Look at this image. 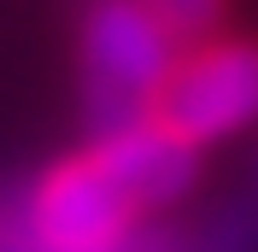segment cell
Returning <instances> with one entry per match:
<instances>
[{"instance_id":"ba28073f","label":"cell","mask_w":258,"mask_h":252,"mask_svg":"<svg viewBox=\"0 0 258 252\" xmlns=\"http://www.w3.org/2000/svg\"><path fill=\"white\" fill-rule=\"evenodd\" d=\"M252 194H258V164H252Z\"/></svg>"},{"instance_id":"7a4b0ae2","label":"cell","mask_w":258,"mask_h":252,"mask_svg":"<svg viewBox=\"0 0 258 252\" xmlns=\"http://www.w3.org/2000/svg\"><path fill=\"white\" fill-rule=\"evenodd\" d=\"M135 217L141 211L129 205V194L106 176L94 153L59 158L24 200V223L53 252H117L141 235Z\"/></svg>"},{"instance_id":"3957f363","label":"cell","mask_w":258,"mask_h":252,"mask_svg":"<svg viewBox=\"0 0 258 252\" xmlns=\"http://www.w3.org/2000/svg\"><path fill=\"white\" fill-rule=\"evenodd\" d=\"M164 129H176L188 147L229 141L258 123V41H217L188 59H176L159 106Z\"/></svg>"},{"instance_id":"5b68a950","label":"cell","mask_w":258,"mask_h":252,"mask_svg":"<svg viewBox=\"0 0 258 252\" xmlns=\"http://www.w3.org/2000/svg\"><path fill=\"white\" fill-rule=\"evenodd\" d=\"M188 252H258V194L229 200L223 211L188 240Z\"/></svg>"},{"instance_id":"8992f818","label":"cell","mask_w":258,"mask_h":252,"mask_svg":"<svg viewBox=\"0 0 258 252\" xmlns=\"http://www.w3.org/2000/svg\"><path fill=\"white\" fill-rule=\"evenodd\" d=\"M0 252H53V246L35 240V229L24 223V205H18V211L0 205ZM117 252H176V246H170L164 235H147V229H141V235L129 240V246H117Z\"/></svg>"},{"instance_id":"6da1fadb","label":"cell","mask_w":258,"mask_h":252,"mask_svg":"<svg viewBox=\"0 0 258 252\" xmlns=\"http://www.w3.org/2000/svg\"><path fill=\"white\" fill-rule=\"evenodd\" d=\"M82 71V117L100 135L147 123L164 82L176 71V35L159 24L147 0H88L77 35Z\"/></svg>"},{"instance_id":"52a82bcc","label":"cell","mask_w":258,"mask_h":252,"mask_svg":"<svg viewBox=\"0 0 258 252\" xmlns=\"http://www.w3.org/2000/svg\"><path fill=\"white\" fill-rule=\"evenodd\" d=\"M153 12H159V24L176 41H200V35L217 30V18H223V0H147Z\"/></svg>"},{"instance_id":"277c9868","label":"cell","mask_w":258,"mask_h":252,"mask_svg":"<svg viewBox=\"0 0 258 252\" xmlns=\"http://www.w3.org/2000/svg\"><path fill=\"white\" fill-rule=\"evenodd\" d=\"M88 153L106 164V176L129 194L135 211H164V205H176L182 194L194 188V176H200V147H188L176 129H164L159 117L129 123V129H117V135H100Z\"/></svg>"}]
</instances>
